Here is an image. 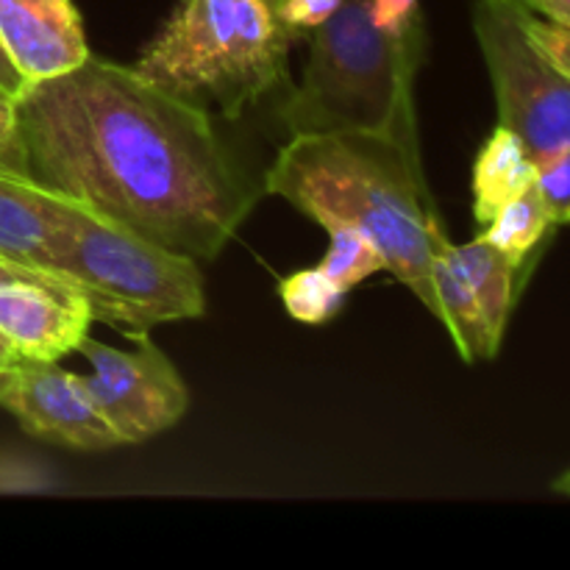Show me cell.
Masks as SVG:
<instances>
[{
    "label": "cell",
    "mask_w": 570,
    "mask_h": 570,
    "mask_svg": "<svg viewBox=\"0 0 570 570\" xmlns=\"http://www.w3.org/2000/svg\"><path fill=\"white\" fill-rule=\"evenodd\" d=\"M17 360H20V351H17L14 343H11V340L0 332V367L14 365Z\"/></svg>",
    "instance_id": "cell-24"
},
{
    "label": "cell",
    "mask_w": 570,
    "mask_h": 570,
    "mask_svg": "<svg viewBox=\"0 0 570 570\" xmlns=\"http://www.w3.org/2000/svg\"><path fill=\"white\" fill-rule=\"evenodd\" d=\"M293 37L276 0H181L134 67L237 120L289 81Z\"/></svg>",
    "instance_id": "cell-3"
},
{
    "label": "cell",
    "mask_w": 570,
    "mask_h": 570,
    "mask_svg": "<svg viewBox=\"0 0 570 570\" xmlns=\"http://www.w3.org/2000/svg\"><path fill=\"white\" fill-rule=\"evenodd\" d=\"M0 170L31 176L28 150L20 131V117H17V98L3 92V89H0Z\"/></svg>",
    "instance_id": "cell-18"
},
{
    "label": "cell",
    "mask_w": 570,
    "mask_h": 570,
    "mask_svg": "<svg viewBox=\"0 0 570 570\" xmlns=\"http://www.w3.org/2000/svg\"><path fill=\"white\" fill-rule=\"evenodd\" d=\"M131 340L134 351L98 343L89 334L78 345V354L92 365V376H83L89 399L120 445L159 438L189 410V390L170 356L148 332L131 334Z\"/></svg>",
    "instance_id": "cell-7"
},
{
    "label": "cell",
    "mask_w": 570,
    "mask_h": 570,
    "mask_svg": "<svg viewBox=\"0 0 570 570\" xmlns=\"http://www.w3.org/2000/svg\"><path fill=\"white\" fill-rule=\"evenodd\" d=\"M518 267L488 239L449 243L432 262V315L465 362L495 360L515 304Z\"/></svg>",
    "instance_id": "cell-8"
},
{
    "label": "cell",
    "mask_w": 570,
    "mask_h": 570,
    "mask_svg": "<svg viewBox=\"0 0 570 570\" xmlns=\"http://www.w3.org/2000/svg\"><path fill=\"white\" fill-rule=\"evenodd\" d=\"M312 31L304 78L278 111L289 137L415 120L417 28L393 37L373 22L371 0H343Z\"/></svg>",
    "instance_id": "cell-4"
},
{
    "label": "cell",
    "mask_w": 570,
    "mask_h": 570,
    "mask_svg": "<svg viewBox=\"0 0 570 570\" xmlns=\"http://www.w3.org/2000/svg\"><path fill=\"white\" fill-rule=\"evenodd\" d=\"M92 323L87 301L59 278L20 265L0 273V332L26 360H65L78 351Z\"/></svg>",
    "instance_id": "cell-10"
},
{
    "label": "cell",
    "mask_w": 570,
    "mask_h": 570,
    "mask_svg": "<svg viewBox=\"0 0 570 570\" xmlns=\"http://www.w3.org/2000/svg\"><path fill=\"white\" fill-rule=\"evenodd\" d=\"M76 206L37 178L0 170V259L59 278L53 259Z\"/></svg>",
    "instance_id": "cell-12"
},
{
    "label": "cell",
    "mask_w": 570,
    "mask_h": 570,
    "mask_svg": "<svg viewBox=\"0 0 570 570\" xmlns=\"http://www.w3.org/2000/svg\"><path fill=\"white\" fill-rule=\"evenodd\" d=\"M17 117L39 184L195 262L217 259L262 195L212 111L137 67L89 53L26 83Z\"/></svg>",
    "instance_id": "cell-1"
},
{
    "label": "cell",
    "mask_w": 570,
    "mask_h": 570,
    "mask_svg": "<svg viewBox=\"0 0 570 570\" xmlns=\"http://www.w3.org/2000/svg\"><path fill=\"white\" fill-rule=\"evenodd\" d=\"M521 20L532 42L549 56L557 70H562L570 78V26L546 20V17L529 11L527 6H521Z\"/></svg>",
    "instance_id": "cell-19"
},
{
    "label": "cell",
    "mask_w": 570,
    "mask_h": 570,
    "mask_svg": "<svg viewBox=\"0 0 570 570\" xmlns=\"http://www.w3.org/2000/svg\"><path fill=\"white\" fill-rule=\"evenodd\" d=\"M551 490H554L557 495H566V499H570V468L562 476H557L554 482H551Z\"/></svg>",
    "instance_id": "cell-25"
},
{
    "label": "cell",
    "mask_w": 570,
    "mask_h": 570,
    "mask_svg": "<svg viewBox=\"0 0 570 570\" xmlns=\"http://www.w3.org/2000/svg\"><path fill=\"white\" fill-rule=\"evenodd\" d=\"M11 265V262H6V259H0V273H3L6 271V267H9Z\"/></svg>",
    "instance_id": "cell-26"
},
{
    "label": "cell",
    "mask_w": 570,
    "mask_h": 570,
    "mask_svg": "<svg viewBox=\"0 0 570 570\" xmlns=\"http://www.w3.org/2000/svg\"><path fill=\"white\" fill-rule=\"evenodd\" d=\"M276 6H278V0H276Z\"/></svg>",
    "instance_id": "cell-27"
},
{
    "label": "cell",
    "mask_w": 570,
    "mask_h": 570,
    "mask_svg": "<svg viewBox=\"0 0 570 570\" xmlns=\"http://www.w3.org/2000/svg\"><path fill=\"white\" fill-rule=\"evenodd\" d=\"M328 237H332V245H328L326 256L321 259L317 271L328 282L337 284L340 289H345V293L360 287L373 273L387 271L379 245L362 232H356V228H332Z\"/></svg>",
    "instance_id": "cell-15"
},
{
    "label": "cell",
    "mask_w": 570,
    "mask_h": 570,
    "mask_svg": "<svg viewBox=\"0 0 570 570\" xmlns=\"http://www.w3.org/2000/svg\"><path fill=\"white\" fill-rule=\"evenodd\" d=\"M262 189L326 232L371 237L387 271L432 312V262L449 237L423 178L415 120L387 131L295 134Z\"/></svg>",
    "instance_id": "cell-2"
},
{
    "label": "cell",
    "mask_w": 570,
    "mask_h": 570,
    "mask_svg": "<svg viewBox=\"0 0 570 570\" xmlns=\"http://www.w3.org/2000/svg\"><path fill=\"white\" fill-rule=\"evenodd\" d=\"M417 6L421 0H371V14L382 31L393 37H406L417 28Z\"/></svg>",
    "instance_id": "cell-20"
},
{
    "label": "cell",
    "mask_w": 570,
    "mask_h": 570,
    "mask_svg": "<svg viewBox=\"0 0 570 570\" xmlns=\"http://www.w3.org/2000/svg\"><path fill=\"white\" fill-rule=\"evenodd\" d=\"M0 410L17 417L31 438L72 451H106L120 445L95 410L83 376L59 362L20 360L0 367Z\"/></svg>",
    "instance_id": "cell-9"
},
{
    "label": "cell",
    "mask_w": 570,
    "mask_h": 570,
    "mask_svg": "<svg viewBox=\"0 0 570 570\" xmlns=\"http://www.w3.org/2000/svg\"><path fill=\"white\" fill-rule=\"evenodd\" d=\"M551 226H554V223H551L549 209H546L543 198H540L538 193V181H534V187H529L527 193L518 195L515 200H510V204L484 226V232L479 234V237L488 239L493 248H499L501 254L521 271L523 262H527L529 254L543 243Z\"/></svg>",
    "instance_id": "cell-14"
},
{
    "label": "cell",
    "mask_w": 570,
    "mask_h": 570,
    "mask_svg": "<svg viewBox=\"0 0 570 570\" xmlns=\"http://www.w3.org/2000/svg\"><path fill=\"white\" fill-rule=\"evenodd\" d=\"M26 78L20 76V70H17L14 67V61H11V56L6 53V48H3V39H0V89H3V92H9V95H20L22 92V87H26Z\"/></svg>",
    "instance_id": "cell-23"
},
{
    "label": "cell",
    "mask_w": 570,
    "mask_h": 570,
    "mask_svg": "<svg viewBox=\"0 0 570 570\" xmlns=\"http://www.w3.org/2000/svg\"><path fill=\"white\" fill-rule=\"evenodd\" d=\"M518 3L527 6L534 14L546 17V20L570 26V0H518Z\"/></svg>",
    "instance_id": "cell-22"
},
{
    "label": "cell",
    "mask_w": 570,
    "mask_h": 570,
    "mask_svg": "<svg viewBox=\"0 0 570 570\" xmlns=\"http://www.w3.org/2000/svg\"><path fill=\"white\" fill-rule=\"evenodd\" d=\"M473 33L482 48L499 126L521 137L538 167L570 148V78L532 42L518 0H476Z\"/></svg>",
    "instance_id": "cell-6"
},
{
    "label": "cell",
    "mask_w": 570,
    "mask_h": 570,
    "mask_svg": "<svg viewBox=\"0 0 570 570\" xmlns=\"http://www.w3.org/2000/svg\"><path fill=\"white\" fill-rule=\"evenodd\" d=\"M538 181V165L515 131L495 126L473 161V217L488 226L510 200Z\"/></svg>",
    "instance_id": "cell-13"
},
{
    "label": "cell",
    "mask_w": 570,
    "mask_h": 570,
    "mask_svg": "<svg viewBox=\"0 0 570 570\" xmlns=\"http://www.w3.org/2000/svg\"><path fill=\"white\" fill-rule=\"evenodd\" d=\"M0 39L28 83L76 70L89 56L72 0H0Z\"/></svg>",
    "instance_id": "cell-11"
},
{
    "label": "cell",
    "mask_w": 570,
    "mask_h": 570,
    "mask_svg": "<svg viewBox=\"0 0 570 570\" xmlns=\"http://www.w3.org/2000/svg\"><path fill=\"white\" fill-rule=\"evenodd\" d=\"M53 273L87 301L95 321L126 334L206 312L198 262L176 254L89 206L78 204L53 259Z\"/></svg>",
    "instance_id": "cell-5"
},
{
    "label": "cell",
    "mask_w": 570,
    "mask_h": 570,
    "mask_svg": "<svg viewBox=\"0 0 570 570\" xmlns=\"http://www.w3.org/2000/svg\"><path fill=\"white\" fill-rule=\"evenodd\" d=\"M538 193L554 226L570 223V148L538 167Z\"/></svg>",
    "instance_id": "cell-17"
},
{
    "label": "cell",
    "mask_w": 570,
    "mask_h": 570,
    "mask_svg": "<svg viewBox=\"0 0 570 570\" xmlns=\"http://www.w3.org/2000/svg\"><path fill=\"white\" fill-rule=\"evenodd\" d=\"M343 0H278V14L289 28H317L340 9Z\"/></svg>",
    "instance_id": "cell-21"
},
{
    "label": "cell",
    "mask_w": 570,
    "mask_h": 570,
    "mask_svg": "<svg viewBox=\"0 0 570 570\" xmlns=\"http://www.w3.org/2000/svg\"><path fill=\"white\" fill-rule=\"evenodd\" d=\"M345 295L348 293L328 282L317 267L289 273L278 284V298H282L284 309L289 312L293 321L306 323V326H323V323L332 321L343 309Z\"/></svg>",
    "instance_id": "cell-16"
}]
</instances>
